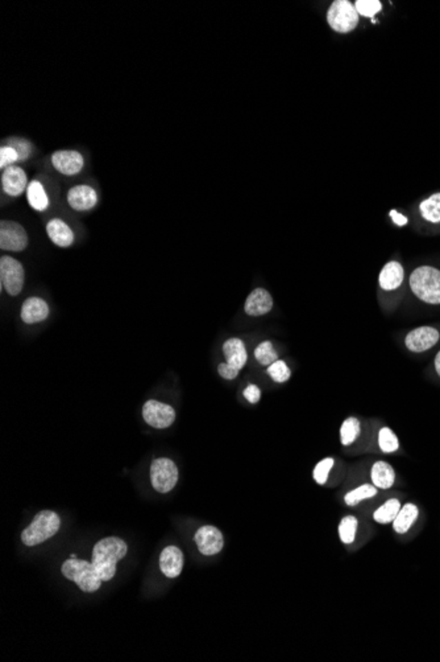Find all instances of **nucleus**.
Returning a JSON list of instances; mask_svg holds the SVG:
<instances>
[{"label": "nucleus", "mask_w": 440, "mask_h": 662, "mask_svg": "<svg viewBox=\"0 0 440 662\" xmlns=\"http://www.w3.org/2000/svg\"><path fill=\"white\" fill-rule=\"evenodd\" d=\"M127 543L118 537H108L98 542L92 549V565L103 582H108L117 574L119 560L127 554Z\"/></svg>", "instance_id": "obj_1"}, {"label": "nucleus", "mask_w": 440, "mask_h": 662, "mask_svg": "<svg viewBox=\"0 0 440 662\" xmlns=\"http://www.w3.org/2000/svg\"><path fill=\"white\" fill-rule=\"evenodd\" d=\"M410 287L419 301L440 304V270L431 266H421L410 275Z\"/></svg>", "instance_id": "obj_2"}, {"label": "nucleus", "mask_w": 440, "mask_h": 662, "mask_svg": "<svg viewBox=\"0 0 440 662\" xmlns=\"http://www.w3.org/2000/svg\"><path fill=\"white\" fill-rule=\"evenodd\" d=\"M61 571L66 579L73 580L83 592H95L102 586V578L94 567L92 562L90 563L88 560L70 558L63 562Z\"/></svg>", "instance_id": "obj_3"}, {"label": "nucleus", "mask_w": 440, "mask_h": 662, "mask_svg": "<svg viewBox=\"0 0 440 662\" xmlns=\"http://www.w3.org/2000/svg\"><path fill=\"white\" fill-rule=\"evenodd\" d=\"M61 527V518L59 514L52 511H43L37 513L27 527L21 533V541L26 546H36L56 536Z\"/></svg>", "instance_id": "obj_4"}, {"label": "nucleus", "mask_w": 440, "mask_h": 662, "mask_svg": "<svg viewBox=\"0 0 440 662\" xmlns=\"http://www.w3.org/2000/svg\"><path fill=\"white\" fill-rule=\"evenodd\" d=\"M26 282V271L20 261L14 256L0 258V283L10 296L20 295Z\"/></svg>", "instance_id": "obj_5"}, {"label": "nucleus", "mask_w": 440, "mask_h": 662, "mask_svg": "<svg viewBox=\"0 0 440 662\" xmlns=\"http://www.w3.org/2000/svg\"><path fill=\"white\" fill-rule=\"evenodd\" d=\"M327 21L332 30L340 33H348L359 24V14L351 1L337 0L328 10Z\"/></svg>", "instance_id": "obj_6"}, {"label": "nucleus", "mask_w": 440, "mask_h": 662, "mask_svg": "<svg viewBox=\"0 0 440 662\" xmlns=\"http://www.w3.org/2000/svg\"><path fill=\"white\" fill-rule=\"evenodd\" d=\"M150 482L159 493L170 492L178 482V468L170 459H154L150 466Z\"/></svg>", "instance_id": "obj_7"}, {"label": "nucleus", "mask_w": 440, "mask_h": 662, "mask_svg": "<svg viewBox=\"0 0 440 662\" xmlns=\"http://www.w3.org/2000/svg\"><path fill=\"white\" fill-rule=\"evenodd\" d=\"M86 164L82 152L77 150H57L50 155V166L53 169L68 178L79 175Z\"/></svg>", "instance_id": "obj_8"}, {"label": "nucleus", "mask_w": 440, "mask_h": 662, "mask_svg": "<svg viewBox=\"0 0 440 662\" xmlns=\"http://www.w3.org/2000/svg\"><path fill=\"white\" fill-rule=\"evenodd\" d=\"M28 234L24 226L15 221L0 223V249L6 252L20 253L28 246Z\"/></svg>", "instance_id": "obj_9"}, {"label": "nucleus", "mask_w": 440, "mask_h": 662, "mask_svg": "<svg viewBox=\"0 0 440 662\" xmlns=\"http://www.w3.org/2000/svg\"><path fill=\"white\" fill-rule=\"evenodd\" d=\"M143 417L149 426L154 428H166L176 421V411L166 404L150 399L143 406Z\"/></svg>", "instance_id": "obj_10"}, {"label": "nucleus", "mask_w": 440, "mask_h": 662, "mask_svg": "<svg viewBox=\"0 0 440 662\" xmlns=\"http://www.w3.org/2000/svg\"><path fill=\"white\" fill-rule=\"evenodd\" d=\"M28 184V176L23 167L11 166L1 171V189L7 196H21L27 192Z\"/></svg>", "instance_id": "obj_11"}, {"label": "nucleus", "mask_w": 440, "mask_h": 662, "mask_svg": "<svg viewBox=\"0 0 440 662\" xmlns=\"http://www.w3.org/2000/svg\"><path fill=\"white\" fill-rule=\"evenodd\" d=\"M194 541L197 543L198 550L203 556H215L219 554L224 546L223 534L218 527L205 525L199 527L194 536Z\"/></svg>", "instance_id": "obj_12"}, {"label": "nucleus", "mask_w": 440, "mask_h": 662, "mask_svg": "<svg viewBox=\"0 0 440 662\" xmlns=\"http://www.w3.org/2000/svg\"><path fill=\"white\" fill-rule=\"evenodd\" d=\"M66 201L75 211H88L98 204V193L88 184H77L68 191Z\"/></svg>", "instance_id": "obj_13"}, {"label": "nucleus", "mask_w": 440, "mask_h": 662, "mask_svg": "<svg viewBox=\"0 0 440 662\" xmlns=\"http://www.w3.org/2000/svg\"><path fill=\"white\" fill-rule=\"evenodd\" d=\"M439 339L440 333L437 328L419 327L408 333L405 339V344L411 352L421 353L437 346Z\"/></svg>", "instance_id": "obj_14"}, {"label": "nucleus", "mask_w": 440, "mask_h": 662, "mask_svg": "<svg viewBox=\"0 0 440 662\" xmlns=\"http://www.w3.org/2000/svg\"><path fill=\"white\" fill-rule=\"evenodd\" d=\"M273 298L265 288H256L250 292L244 304L246 314L250 316H263L272 311Z\"/></svg>", "instance_id": "obj_15"}, {"label": "nucleus", "mask_w": 440, "mask_h": 662, "mask_svg": "<svg viewBox=\"0 0 440 662\" xmlns=\"http://www.w3.org/2000/svg\"><path fill=\"white\" fill-rule=\"evenodd\" d=\"M46 234L56 246L63 249L70 247L75 240L73 229L61 218H52L46 224Z\"/></svg>", "instance_id": "obj_16"}, {"label": "nucleus", "mask_w": 440, "mask_h": 662, "mask_svg": "<svg viewBox=\"0 0 440 662\" xmlns=\"http://www.w3.org/2000/svg\"><path fill=\"white\" fill-rule=\"evenodd\" d=\"M160 569L166 578H177L183 569V554L177 546L163 549L160 557Z\"/></svg>", "instance_id": "obj_17"}, {"label": "nucleus", "mask_w": 440, "mask_h": 662, "mask_svg": "<svg viewBox=\"0 0 440 662\" xmlns=\"http://www.w3.org/2000/svg\"><path fill=\"white\" fill-rule=\"evenodd\" d=\"M20 315L24 323L36 324L44 321L45 319L49 316V305L44 299L32 296L23 303Z\"/></svg>", "instance_id": "obj_18"}, {"label": "nucleus", "mask_w": 440, "mask_h": 662, "mask_svg": "<svg viewBox=\"0 0 440 662\" xmlns=\"http://www.w3.org/2000/svg\"><path fill=\"white\" fill-rule=\"evenodd\" d=\"M223 353H224V357H226V362L228 365L234 366L237 370H241L246 366L247 360H248V354H247V349H246L244 343L240 339H235V337L227 340L223 344Z\"/></svg>", "instance_id": "obj_19"}, {"label": "nucleus", "mask_w": 440, "mask_h": 662, "mask_svg": "<svg viewBox=\"0 0 440 662\" xmlns=\"http://www.w3.org/2000/svg\"><path fill=\"white\" fill-rule=\"evenodd\" d=\"M403 267L399 262L392 261L383 266L380 274V286L385 291H393L402 285L403 282Z\"/></svg>", "instance_id": "obj_20"}, {"label": "nucleus", "mask_w": 440, "mask_h": 662, "mask_svg": "<svg viewBox=\"0 0 440 662\" xmlns=\"http://www.w3.org/2000/svg\"><path fill=\"white\" fill-rule=\"evenodd\" d=\"M370 479L377 489H389L396 482V472L386 462H376L370 469Z\"/></svg>", "instance_id": "obj_21"}, {"label": "nucleus", "mask_w": 440, "mask_h": 662, "mask_svg": "<svg viewBox=\"0 0 440 662\" xmlns=\"http://www.w3.org/2000/svg\"><path fill=\"white\" fill-rule=\"evenodd\" d=\"M26 196H27V201H28V204H30V208L33 211H45L49 208L50 201H49V197L46 193L44 184L40 180L33 179V180L30 181Z\"/></svg>", "instance_id": "obj_22"}, {"label": "nucleus", "mask_w": 440, "mask_h": 662, "mask_svg": "<svg viewBox=\"0 0 440 662\" xmlns=\"http://www.w3.org/2000/svg\"><path fill=\"white\" fill-rule=\"evenodd\" d=\"M419 516V509L414 504H406L401 508L397 514L396 520L393 521V529L398 534H405L410 530L414 522Z\"/></svg>", "instance_id": "obj_23"}, {"label": "nucleus", "mask_w": 440, "mask_h": 662, "mask_svg": "<svg viewBox=\"0 0 440 662\" xmlns=\"http://www.w3.org/2000/svg\"><path fill=\"white\" fill-rule=\"evenodd\" d=\"M401 511V502L397 498H390L383 502L379 509L373 513V520L381 525L393 524L397 514Z\"/></svg>", "instance_id": "obj_24"}, {"label": "nucleus", "mask_w": 440, "mask_h": 662, "mask_svg": "<svg viewBox=\"0 0 440 662\" xmlns=\"http://www.w3.org/2000/svg\"><path fill=\"white\" fill-rule=\"evenodd\" d=\"M377 488L374 485H370V484H363L357 488H354L352 491H350L346 496H344V502L348 505V507H354L357 504H360L361 501L364 500H368V498H372V497L376 496L377 495Z\"/></svg>", "instance_id": "obj_25"}, {"label": "nucleus", "mask_w": 440, "mask_h": 662, "mask_svg": "<svg viewBox=\"0 0 440 662\" xmlns=\"http://www.w3.org/2000/svg\"><path fill=\"white\" fill-rule=\"evenodd\" d=\"M361 431L360 427V421L354 417H351L348 419L343 422L340 427V442L343 446H351L353 442L359 437Z\"/></svg>", "instance_id": "obj_26"}, {"label": "nucleus", "mask_w": 440, "mask_h": 662, "mask_svg": "<svg viewBox=\"0 0 440 662\" xmlns=\"http://www.w3.org/2000/svg\"><path fill=\"white\" fill-rule=\"evenodd\" d=\"M421 214L428 223L438 224L440 223V193H435L425 200L421 207Z\"/></svg>", "instance_id": "obj_27"}, {"label": "nucleus", "mask_w": 440, "mask_h": 662, "mask_svg": "<svg viewBox=\"0 0 440 662\" xmlns=\"http://www.w3.org/2000/svg\"><path fill=\"white\" fill-rule=\"evenodd\" d=\"M357 527H359V521L354 516H347V517L341 518V521L339 524V538H340V541L343 542L344 545H351L356 538Z\"/></svg>", "instance_id": "obj_28"}, {"label": "nucleus", "mask_w": 440, "mask_h": 662, "mask_svg": "<svg viewBox=\"0 0 440 662\" xmlns=\"http://www.w3.org/2000/svg\"><path fill=\"white\" fill-rule=\"evenodd\" d=\"M254 357L256 360L259 361V363L264 365V366H269L272 365L273 362L277 361L279 360V353L276 352L274 346L270 343V341H263L261 344H259L256 350H254Z\"/></svg>", "instance_id": "obj_29"}, {"label": "nucleus", "mask_w": 440, "mask_h": 662, "mask_svg": "<svg viewBox=\"0 0 440 662\" xmlns=\"http://www.w3.org/2000/svg\"><path fill=\"white\" fill-rule=\"evenodd\" d=\"M379 446L382 452L392 453L399 448V440L389 427H382L379 433Z\"/></svg>", "instance_id": "obj_30"}, {"label": "nucleus", "mask_w": 440, "mask_h": 662, "mask_svg": "<svg viewBox=\"0 0 440 662\" xmlns=\"http://www.w3.org/2000/svg\"><path fill=\"white\" fill-rule=\"evenodd\" d=\"M266 372H268L269 377L277 384H283V382L289 381V378L292 376V372L288 368V365L283 361H279V360L273 362L272 365H269Z\"/></svg>", "instance_id": "obj_31"}, {"label": "nucleus", "mask_w": 440, "mask_h": 662, "mask_svg": "<svg viewBox=\"0 0 440 662\" xmlns=\"http://www.w3.org/2000/svg\"><path fill=\"white\" fill-rule=\"evenodd\" d=\"M16 163H20L19 153L15 150V147L10 143H4L0 147V169H6L8 167L16 166Z\"/></svg>", "instance_id": "obj_32"}, {"label": "nucleus", "mask_w": 440, "mask_h": 662, "mask_svg": "<svg viewBox=\"0 0 440 662\" xmlns=\"http://www.w3.org/2000/svg\"><path fill=\"white\" fill-rule=\"evenodd\" d=\"M334 459L332 457H326L321 460L312 471V477L319 485H324L328 479V475L334 466Z\"/></svg>", "instance_id": "obj_33"}, {"label": "nucleus", "mask_w": 440, "mask_h": 662, "mask_svg": "<svg viewBox=\"0 0 440 662\" xmlns=\"http://www.w3.org/2000/svg\"><path fill=\"white\" fill-rule=\"evenodd\" d=\"M381 3L379 0H357L356 1V11L359 15L366 17H373L377 12L381 11Z\"/></svg>", "instance_id": "obj_34"}, {"label": "nucleus", "mask_w": 440, "mask_h": 662, "mask_svg": "<svg viewBox=\"0 0 440 662\" xmlns=\"http://www.w3.org/2000/svg\"><path fill=\"white\" fill-rule=\"evenodd\" d=\"M7 143H10L15 147V150L19 153V158H20V163L27 162L32 156V151L33 150H32V144H30V140L21 139V138H12Z\"/></svg>", "instance_id": "obj_35"}, {"label": "nucleus", "mask_w": 440, "mask_h": 662, "mask_svg": "<svg viewBox=\"0 0 440 662\" xmlns=\"http://www.w3.org/2000/svg\"><path fill=\"white\" fill-rule=\"evenodd\" d=\"M218 372H219L220 377L224 378V379H235L240 370H237L234 366L228 365L227 362H221L218 366Z\"/></svg>", "instance_id": "obj_36"}, {"label": "nucleus", "mask_w": 440, "mask_h": 662, "mask_svg": "<svg viewBox=\"0 0 440 662\" xmlns=\"http://www.w3.org/2000/svg\"><path fill=\"white\" fill-rule=\"evenodd\" d=\"M243 394H244L246 399H247L250 404H252V405L257 404V402L260 401V398H261V390H260L256 385H252V384L246 388V390H244Z\"/></svg>", "instance_id": "obj_37"}, {"label": "nucleus", "mask_w": 440, "mask_h": 662, "mask_svg": "<svg viewBox=\"0 0 440 662\" xmlns=\"http://www.w3.org/2000/svg\"><path fill=\"white\" fill-rule=\"evenodd\" d=\"M390 217L393 218V221H394V223H396L397 225L398 226H403L408 224V218H406L405 216H402V214H399L398 211H390Z\"/></svg>", "instance_id": "obj_38"}, {"label": "nucleus", "mask_w": 440, "mask_h": 662, "mask_svg": "<svg viewBox=\"0 0 440 662\" xmlns=\"http://www.w3.org/2000/svg\"><path fill=\"white\" fill-rule=\"evenodd\" d=\"M435 370H437L438 376L440 377V352L437 354V357H435Z\"/></svg>", "instance_id": "obj_39"}]
</instances>
